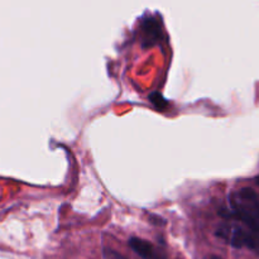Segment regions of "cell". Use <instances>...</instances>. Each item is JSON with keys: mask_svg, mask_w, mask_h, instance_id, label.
<instances>
[{"mask_svg": "<svg viewBox=\"0 0 259 259\" xmlns=\"http://www.w3.org/2000/svg\"><path fill=\"white\" fill-rule=\"evenodd\" d=\"M257 184H258V185H259V176H258V177H257Z\"/></svg>", "mask_w": 259, "mask_h": 259, "instance_id": "cell-9", "label": "cell"}, {"mask_svg": "<svg viewBox=\"0 0 259 259\" xmlns=\"http://www.w3.org/2000/svg\"><path fill=\"white\" fill-rule=\"evenodd\" d=\"M129 247L142 259H164L158 249L152 243L147 242L138 237H132L129 239Z\"/></svg>", "mask_w": 259, "mask_h": 259, "instance_id": "cell-3", "label": "cell"}, {"mask_svg": "<svg viewBox=\"0 0 259 259\" xmlns=\"http://www.w3.org/2000/svg\"><path fill=\"white\" fill-rule=\"evenodd\" d=\"M144 38V47L153 46L157 40L159 39V33H161V27L156 18H147L142 25Z\"/></svg>", "mask_w": 259, "mask_h": 259, "instance_id": "cell-4", "label": "cell"}, {"mask_svg": "<svg viewBox=\"0 0 259 259\" xmlns=\"http://www.w3.org/2000/svg\"><path fill=\"white\" fill-rule=\"evenodd\" d=\"M148 220L152 223V224H154V225H164V224H166V220L162 219L161 217H158V215H154V214H149L148 215Z\"/></svg>", "mask_w": 259, "mask_h": 259, "instance_id": "cell-7", "label": "cell"}, {"mask_svg": "<svg viewBox=\"0 0 259 259\" xmlns=\"http://www.w3.org/2000/svg\"><path fill=\"white\" fill-rule=\"evenodd\" d=\"M104 258L105 259H125L121 254H119L118 252L113 249H109V248H105L104 249Z\"/></svg>", "mask_w": 259, "mask_h": 259, "instance_id": "cell-6", "label": "cell"}, {"mask_svg": "<svg viewBox=\"0 0 259 259\" xmlns=\"http://www.w3.org/2000/svg\"><path fill=\"white\" fill-rule=\"evenodd\" d=\"M210 259H223V258H220V257H217V255H212V257L210 258Z\"/></svg>", "mask_w": 259, "mask_h": 259, "instance_id": "cell-8", "label": "cell"}, {"mask_svg": "<svg viewBox=\"0 0 259 259\" xmlns=\"http://www.w3.org/2000/svg\"><path fill=\"white\" fill-rule=\"evenodd\" d=\"M217 237L225 240L234 248H249L259 252V237L253 232H247L237 225L224 224L217 229Z\"/></svg>", "mask_w": 259, "mask_h": 259, "instance_id": "cell-2", "label": "cell"}, {"mask_svg": "<svg viewBox=\"0 0 259 259\" xmlns=\"http://www.w3.org/2000/svg\"><path fill=\"white\" fill-rule=\"evenodd\" d=\"M149 101H151L158 110H163V109H166L167 106H168V103H167L166 99L162 96L161 93H152L151 95H149Z\"/></svg>", "mask_w": 259, "mask_h": 259, "instance_id": "cell-5", "label": "cell"}, {"mask_svg": "<svg viewBox=\"0 0 259 259\" xmlns=\"http://www.w3.org/2000/svg\"><path fill=\"white\" fill-rule=\"evenodd\" d=\"M232 211L227 217L244 223L254 234L259 235V196L249 187L240 190L230 197Z\"/></svg>", "mask_w": 259, "mask_h": 259, "instance_id": "cell-1", "label": "cell"}]
</instances>
